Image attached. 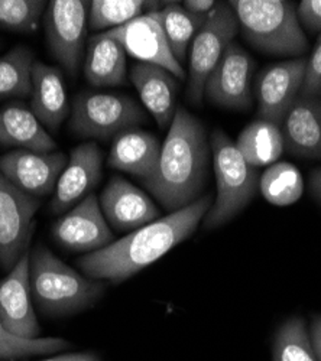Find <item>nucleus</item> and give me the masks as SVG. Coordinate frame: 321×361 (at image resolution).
<instances>
[{
	"label": "nucleus",
	"mask_w": 321,
	"mask_h": 361,
	"mask_svg": "<svg viewBox=\"0 0 321 361\" xmlns=\"http://www.w3.org/2000/svg\"><path fill=\"white\" fill-rule=\"evenodd\" d=\"M213 201L212 192L202 194L178 212L135 230L104 249L84 255L77 266L89 278L122 283L187 240L209 213Z\"/></svg>",
	"instance_id": "1"
},
{
	"label": "nucleus",
	"mask_w": 321,
	"mask_h": 361,
	"mask_svg": "<svg viewBox=\"0 0 321 361\" xmlns=\"http://www.w3.org/2000/svg\"><path fill=\"white\" fill-rule=\"evenodd\" d=\"M212 146L201 120L177 107L155 175L143 185L169 213L193 204L207 185Z\"/></svg>",
	"instance_id": "2"
},
{
	"label": "nucleus",
	"mask_w": 321,
	"mask_h": 361,
	"mask_svg": "<svg viewBox=\"0 0 321 361\" xmlns=\"http://www.w3.org/2000/svg\"><path fill=\"white\" fill-rule=\"evenodd\" d=\"M29 285L35 304L48 317L89 310L106 290L103 281L83 276L41 243L29 253Z\"/></svg>",
	"instance_id": "3"
},
{
	"label": "nucleus",
	"mask_w": 321,
	"mask_h": 361,
	"mask_svg": "<svg viewBox=\"0 0 321 361\" xmlns=\"http://www.w3.org/2000/svg\"><path fill=\"white\" fill-rule=\"evenodd\" d=\"M246 41L269 55H301L308 41L300 23L297 8L286 0H231Z\"/></svg>",
	"instance_id": "4"
},
{
	"label": "nucleus",
	"mask_w": 321,
	"mask_h": 361,
	"mask_svg": "<svg viewBox=\"0 0 321 361\" xmlns=\"http://www.w3.org/2000/svg\"><path fill=\"white\" fill-rule=\"evenodd\" d=\"M212 164L217 183V195L202 219L204 228H217L235 219L249 205L259 188L258 168L249 165L222 129L210 136Z\"/></svg>",
	"instance_id": "5"
},
{
	"label": "nucleus",
	"mask_w": 321,
	"mask_h": 361,
	"mask_svg": "<svg viewBox=\"0 0 321 361\" xmlns=\"http://www.w3.org/2000/svg\"><path fill=\"white\" fill-rule=\"evenodd\" d=\"M145 120L147 114L129 96L84 92L73 100L68 129L80 137L110 140Z\"/></svg>",
	"instance_id": "6"
},
{
	"label": "nucleus",
	"mask_w": 321,
	"mask_h": 361,
	"mask_svg": "<svg viewBox=\"0 0 321 361\" xmlns=\"http://www.w3.org/2000/svg\"><path fill=\"white\" fill-rule=\"evenodd\" d=\"M238 31L239 23L230 5L217 2L191 42L187 85V99L191 104L201 106L206 81Z\"/></svg>",
	"instance_id": "7"
},
{
	"label": "nucleus",
	"mask_w": 321,
	"mask_h": 361,
	"mask_svg": "<svg viewBox=\"0 0 321 361\" xmlns=\"http://www.w3.org/2000/svg\"><path fill=\"white\" fill-rule=\"evenodd\" d=\"M40 205L0 172V266L9 272L31 245Z\"/></svg>",
	"instance_id": "8"
},
{
	"label": "nucleus",
	"mask_w": 321,
	"mask_h": 361,
	"mask_svg": "<svg viewBox=\"0 0 321 361\" xmlns=\"http://www.w3.org/2000/svg\"><path fill=\"white\" fill-rule=\"evenodd\" d=\"M87 5L83 0H52L44 18L49 51L71 77L77 75L85 55Z\"/></svg>",
	"instance_id": "9"
},
{
	"label": "nucleus",
	"mask_w": 321,
	"mask_h": 361,
	"mask_svg": "<svg viewBox=\"0 0 321 361\" xmlns=\"http://www.w3.org/2000/svg\"><path fill=\"white\" fill-rule=\"evenodd\" d=\"M255 61L238 42L226 48L204 87V97L229 110H249L253 104L252 78Z\"/></svg>",
	"instance_id": "10"
},
{
	"label": "nucleus",
	"mask_w": 321,
	"mask_h": 361,
	"mask_svg": "<svg viewBox=\"0 0 321 361\" xmlns=\"http://www.w3.org/2000/svg\"><path fill=\"white\" fill-rule=\"evenodd\" d=\"M52 237L70 252L93 253L113 243V233L95 194L87 195L52 226Z\"/></svg>",
	"instance_id": "11"
},
{
	"label": "nucleus",
	"mask_w": 321,
	"mask_h": 361,
	"mask_svg": "<svg viewBox=\"0 0 321 361\" xmlns=\"http://www.w3.org/2000/svg\"><path fill=\"white\" fill-rule=\"evenodd\" d=\"M307 58H294L262 71L256 81L259 118L281 128L288 110L301 94Z\"/></svg>",
	"instance_id": "12"
},
{
	"label": "nucleus",
	"mask_w": 321,
	"mask_h": 361,
	"mask_svg": "<svg viewBox=\"0 0 321 361\" xmlns=\"http://www.w3.org/2000/svg\"><path fill=\"white\" fill-rule=\"evenodd\" d=\"M104 32L118 41L129 55L140 63L162 67L174 77L186 80L184 67L172 55L155 11Z\"/></svg>",
	"instance_id": "13"
},
{
	"label": "nucleus",
	"mask_w": 321,
	"mask_h": 361,
	"mask_svg": "<svg viewBox=\"0 0 321 361\" xmlns=\"http://www.w3.org/2000/svg\"><path fill=\"white\" fill-rule=\"evenodd\" d=\"M67 164V155L63 152L44 154L16 149L0 157V172L15 187L38 198L55 191Z\"/></svg>",
	"instance_id": "14"
},
{
	"label": "nucleus",
	"mask_w": 321,
	"mask_h": 361,
	"mask_svg": "<svg viewBox=\"0 0 321 361\" xmlns=\"http://www.w3.org/2000/svg\"><path fill=\"white\" fill-rule=\"evenodd\" d=\"M29 253L26 252L11 272L0 279V321L12 334L35 340L41 333L37 319L31 285H29Z\"/></svg>",
	"instance_id": "15"
},
{
	"label": "nucleus",
	"mask_w": 321,
	"mask_h": 361,
	"mask_svg": "<svg viewBox=\"0 0 321 361\" xmlns=\"http://www.w3.org/2000/svg\"><path fill=\"white\" fill-rule=\"evenodd\" d=\"M103 168V154L97 143L87 142L74 147L68 164L58 179L51 212L63 214L68 208L77 205L100 183Z\"/></svg>",
	"instance_id": "16"
},
{
	"label": "nucleus",
	"mask_w": 321,
	"mask_h": 361,
	"mask_svg": "<svg viewBox=\"0 0 321 361\" xmlns=\"http://www.w3.org/2000/svg\"><path fill=\"white\" fill-rule=\"evenodd\" d=\"M99 202L106 221L118 231L138 230L159 217L155 202L119 175L111 176Z\"/></svg>",
	"instance_id": "17"
},
{
	"label": "nucleus",
	"mask_w": 321,
	"mask_h": 361,
	"mask_svg": "<svg viewBox=\"0 0 321 361\" xmlns=\"http://www.w3.org/2000/svg\"><path fill=\"white\" fill-rule=\"evenodd\" d=\"M284 147L293 157L321 159V96H298L281 125Z\"/></svg>",
	"instance_id": "18"
},
{
	"label": "nucleus",
	"mask_w": 321,
	"mask_h": 361,
	"mask_svg": "<svg viewBox=\"0 0 321 361\" xmlns=\"http://www.w3.org/2000/svg\"><path fill=\"white\" fill-rule=\"evenodd\" d=\"M131 80L145 109L157 120L158 128L162 130L169 128L177 111L178 82L175 77L162 67L138 63L131 70Z\"/></svg>",
	"instance_id": "19"
},
{
	"label": "nucleus",
	"mask_w": 321,
	"mask_h": 361,
	"mask_svg": "<svg viewBox=\"0 0 321 361\" xmlns=\"http://www.w3.org/2000/svg\"><path fill=\"white\" fill-rule=\"evenodd\" d=\"M161 143L150 132L142 129H131L113 139L107 165L131 173L142 183L151 179L158 168Z\"/></svg>",
	"instance_id": "20"
},
{
	"label": "nucleus",
	"mask_w": 321,
	"mask_h": 361,
	"mask_svg": "<svg viewBox=\"0 0 321 361\" xmlns=\"http://www.w3.org/2000/svg\"><path fill=\"white\" fill-rule=\"evenodd\" d=\"M31 110L49 132H58L68 116V97L61 71L35 61L32 67Z\"/></svg>",
	"instance_id": "21"
},
{
	"label": "nucleus",
	"mask_w": 321,
	"mask_h": 361,
	"mask_svg": "<svg viewBox=\"0 0 321 361\" xmlns=\"http://www.w3.org/2000/svg\"><path fill=\"white\" fill-rule=\"evenodd\" d=\"M84 75L95 87H114L126 81V51L107 32L87 39Z\"/></svg>",
	"instance_id": "22"
},
{
	"label": "nucleus",
	"mask_w": 321,
	"mask_h": 361,
	"mask_svg": "<svg viewBox=\"0 0 321 361\" xmlns=\"http://www.w3.org/2000/svg\"><path fill=\"white\" fill-rule=\"evenodd\" d=\"M0 145L44 154L56 147L32 110L22 103H11L0 109Z\"/></svg>",
	"instance_id": "23"
},
{
	"label": "nucleus",
	"mask_w": 321,
	"mask_h": 361,
	"mask_svg": "<svg viewBox=\"0 0 321 361\" xmlns=\"http://www.w3.org/2000/svg\"><path fill=\"white\" fill-rule=\"evenodd\" d=\"M235 143L246 162L255 168L277 164L285 149L281 128L264 118L249 123Z\"/></svg>",
	"instance_id": "24"
},
{
	"label": "nucleus",
	"mask_w": 321,
	"mask_h": 361,
	"mask_svg": "<svg viewBox=\"0 0 321 361\" xmlns=\"http://www.w3.org/2000/svg\"><path fill=\"white\" fill-rule=\"evenodd\" d=\"M155 13L164 29L172 55L183 66L187 58L188 45L193 42L202 25L206 23L209 15H193L178 4H168L162 11Z\"/></svg>",
	"instance_id": "25"
},
{
	"label": "nucleus",
	"mask_w": 321,
	"mask_h": 361,
	"mask_svg": "<svg viewBox=\"0 0 321 361\" xmlns=\"http://www.w3.org/2000/svg\"><path fill=\"white\" fill-rule=\"evenodd\" d=\"M34 63L32 49L23 45L0 58V99L31 96Z\"/></svg>",
	"instance_id": "26"
},
{
	"label": "nucleus",
	"mask_w": 321,
	"mask_h": 361,
	"mask_svg": "<svg viewBox=\"0 0 321 361\" xmlns=\"http://www.w3.org/2000/svg\"><path fill=\"white\" fill-rule=\"evenodd\" d=\"M259 190L265 200L274 205H291L303 195V176L293 164L277 162L260 175Z\"/></svg>",
	"instance_id": "27"
},
{
	"label": "nucleus",
	"mask_w": 321,
	"mask_h": 361,
	"mask_svg": "<svg viewBox=\"0 0 321 361\" xmlns=\"http://www.w3.org/2000/svg\"><path fill=\"white\" fill-rule=\"evenodd\" d=\"M272 361H318L304 318H288L278 326L272 343Z\"/></svg>",
	"instance_id": "28"
},
{
	"label": "nucleus",
	"mask_w": 321,
	"mask_h": 361,
	"mask_svg": "<svg viewBox=\"0 0 321 361\" xmlns=\"http://www.w3.org/2000/svg\"><path fill=\"white\" fill-rule=\"evenodd\" d=\"M147 6L150 4L142 0H93L87 22L92 31H110L140 16Z\"/></svg>",
	"instance_id": "29"
},
{
	"label": "nucleus",
	"mask_w": 321,
	"mask_h": 361,
	"mask_svg": "<svg viewBox=\"0 0 321 361\" xmlns=\"http://www.w3.org/2000/svg\"><path fill=\"white\" fill-rule=\"evenodd\" d=\"M73 344L66 338H35L26 340L12 334L0 321V360H18L40 354H52L71 348Z\"/></svg>",
	"instance_id": "30"
},
{
	"label": "nucleus",
	"mask_w": 321,
	"mask_h": 361,
	"mask_svg": "<svg viewBox=\"0 0 321 361\" xmlns=\"http://www.w3.org/2000/svg\"><path fill=\"white\" fill-rule=\"evenodd\" d=\"M48 4L44 0H0V27L12 32H35Z\"/></svg>",
	"instance_id": "31"
},
{
	"label": "nucleus",
	"mask_w": 321,
	"mask_h": 361,
	"mask_svg": "<svg viewBox=\"0 0 321 361\" xmlns=\"http://www.w3.org/2000/svg\"><path fill=\"white\" fill-rule=\"evenodd\" d=\"M301 96H321V34L307 59Z\"/></svg>",
	"instance_id": "32"
},
{
	"label": "nucleus",
	"mask_w": 321,
	"mask_h": 361,
	"mask_svg": "<svg viewBox=\"0 0 321 361\" xmlns=\"http://www.w3.org/2000/svg\"><path fill=\"white\" fill-rule=\"evenodd\" d=\"M303 27L310 32L321 34V0H303L297 8Z\"/></svg>",
	"instance_id": "33"
},
{
	"label": "nucleus",
	"mask_w": 321,
	"mask_h": 361,
	"mask_svg": "<svg viewBox=\"0 0 321 361\" xmlns=\"http://www.w3.org/2000/svg\"><path fill=\"white\" fill-rule=\"evenodd\" d=\"M217 6V2L214 0H186L183 4V8L193 13V15H202L207 16L210 12Z\"/></svg>",
	"instance_id": "34"
},
{
	"label": "nucleus",
	"mask_w": 321,
	"mask_h": 361,
	"mask_svg": "<svg viewBox=\"0 0 321 361\" xmlns=\"http://www.w3.org/2000/svg\"><path fill=\"white\" fill-rule=\"evenodd\" d=\"M313 350L318 361H321V315H315L308 328Z\"/></svg>",
	"instance_id": "35"
},
{
	"label": "nucleus",
	"mask_w": 321,
	"mask_h": 361,
	"mask_svg": "<svg viewBox=\"0 0 321 361\" xmlns=\"http://www.w3.org/2000/svg\"><path fill=\"white\" fill-rule=\"evenodd\" d=\"M44 361H100V358L95 353H70V354H63L54 358H48Z\"/></svg>",
	"instance_id": "36"
},
{
	"label": "nucleus",
	"mask_w": 321,
	"mask_h": 361,
	"mask_svg": "<svg viewBox=\"0 0 321 361\" xmlns=\"http://www.w3.org/2000/svg\"><path fill=\"white\" fill-rule=\"evenodd\" d=\"M310 191L321 205V168H317L310 173Z\"/></svg>",
	"instance_id": "37"
}]
</instances>
